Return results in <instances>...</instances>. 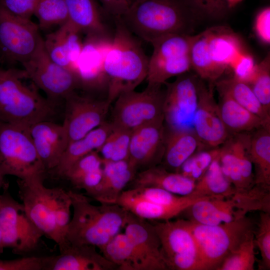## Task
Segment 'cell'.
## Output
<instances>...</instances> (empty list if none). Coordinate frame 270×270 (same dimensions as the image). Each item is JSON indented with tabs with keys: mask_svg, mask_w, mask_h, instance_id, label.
I'll return each instance as SVG.
<instances>
[{
	"mask_svg": "<svg viewBox=\"0 0 270 270\" xmlns=\"http://www.w3.org/2000/svg\"><path fill=\"white\" fill-rule=\"evenodd\" d=\"M148 61L140 39L120 18H116L114 34L104 62L106 99L110 104L122 94L134 90L146 79Z\"/></svg>",
	"mask_w": 270,
	"mask_h": 270,
	"instance_id": "1",
	"label": "cell"
},
{
	"mask_svg": "<svg viewBox=\"0 0 270 270\" xmlns=\"http://www.w3.org/2000/svg\"><path fill=\"white\" fill-rule=\"evenodd\" d=\"M68 192L72 215L66 234L68 242L72 245H92L100 252L124 228L128 212L117 204L94 205L82 194Z\"/></svg>",
	"mask_w": 270,
	"mask_h": 270,
	"instance_id": "2",
	"label": "cell"
},
{
	"mask_svg": "<svg viewBox=\"0 0 270 270\" xmlns=\"http://www.w3.org/2000/svg\"><path fill=\"white\" fill-rule=\"evenodd\" d=\"M191 12L183 0H135L120 18L136 36L151 44L168 34H188Z\"/></svg>",
	"mask_w": 270,
	"mask_h": 270,
	"instance_id": "3",
	"label": "cell"
},
{
	"mask_svg": "<svg viewBox=\"0 0 270 270\" xmlns=\"http://www.w3.org/2000/svg\"><path fill=\"white\" fill-rule=\"evenodd\" d=\"M27 76L24 70L0 68V122L29 128L55 114L54 103L24 82Z\"/></svg>",
	"mask_w": 270,
	"mask_h": 270,
	"instance_id": "4",
	"label": "cell"
},
{
	"mask_svg": "<svg viewBox=\"0 0 270 270\" xmlns=\"http://www.w3.org/2000/svg\"><path fill=\"white\" fill-rule=\"evenodd\" d=\"M189 220L198 248L200 270H217L224 259L255 230L246 216L214 226Z\"/></svg>",
	"mask_w": 270,
	"mask_h": 270,
	"instance_id": "5",
	"label": "cell"
},
{
	"mask_svg": "<svg viewBox=\"0 0 270 270\" xmlns=\"http://www.w3.org/2000/svg\"><path fill=\"white\" fill-rule=\"evenodd\" d=\"M46 170L28 128L0 122V172L24 180Z\"/></svg>",
	"mask_w": 270,
	"mask_h": 270,
	"instance_id": "6",
	"label": "cell"
},
{
	"mask_svg": "<svg viewBox=\"0 0 270 270\" xmlns=\"http://www.w3.org/2000/svg\"><path fill=\"white\" fill-rule=\"evenodd\" d=\"M163 84L148 85L142 92L120 94L114 100L110 122L112 127L132 131L146 124L164 120L166 88Z\"/></svg>",
	"mask_w": 270,
	"mask_h": 270,
	"instance_id": "7",
	"label": "cell"
},
{
	"mask_svg": "<svg viewBox=\"0 0 270 270\" xmlns=\"http://www.w3.org/2000/svg\"><path fill=\"white\" fill-rule=\"evenodd\" d=\"M194 36L174 34L152 42L146 80L148 84H163L170 78L192 69L190 56Z\"/></svg>",
	"mask_w": 270,
	"mask_h": 270,
	"instance_id": "8",
	"label": "cell"
},
{
	"mask_svg": "<svg viewBox=\"0 0 270 270\" xmlns=\"http://www.w3.org/2000/svg\"><path fill=\"white\" fill-rule=\"evenodd\" d=\"M152 222L168 270H200L198 248L190 220Z\"/></svg>",
	"mask_w": 270,
	"mask_h": 270,
	"instance_id": "9",
	"label": "cell"
},
{
	"mask_svg": "<svg viewBox=\"0 0 270 270\" xmlns=\"http://www.w3.org/2000/svg\"><path fill=\"white\" fill-rule=\"evenodd\" d=\"M0 194V231L5 248L26 254L38 246L43 233L27 216L22 203L10 194L5 184Z\"/></svg>",
	"mask_w": 270,
	"mask_h": 270,
	"instance_id": "10",
	"label": "cell"
},
{
	"mask_svg": "<svg viewBox=\"0 0 270 270\" xmlns=\"http://www.w3.org/2000/svg\"><path fill=\"white\" fill-rule=\"evenodd\" d=\"M28 78L54 102L64 100L80 84L76 72L54 62L45 50L44 40L34 55L22 64Z\"/></svg>",
	"mask_w": 270,
	"mask_h": 270,
	"instance_id": "11",
	"label": "cell"
},
{
	"mask_svg": "<svg viewBox=\"0 0 270 270\" xmlns=\"http://www.w3.org/2000/svg\"><path fill=\"white\" fill-rule=\"evenodd\" d=\"M39 27L30 19L12 14L0 5V54L22 64L30 59L43 42Z\"/></svg>",
	"mask_w": 270,
	"mask_h": 270,
	"instance_id": "12",
	"label": "cell"
},
{
	"mask_svg": "<svg viewBox=\"0 0 270 270\" xmlns=\"http://www.w3.org/2000/svg\"><path fill=\"white\" fill-rule=\"evenodd\" d=\"M196 74L188 72L177 76L172 82L164 84L166 93L164 124L170 130H194L193 118L198 95Z\"/></svg>",
	"mask_w": 270,
	"mask_h": 270,
	"instance_id": "13",
	"label": "cell"
},
{
	"mask_svg": "<svg viewBox=\"0 0 270 270\" xmlns=\"http://www.w3.org/2000/svg\"><path fill=\"white\" fill-rule=\"evenodd\" d=\"M44 176L18 179V196L28 217L44 236L56 243L60 252L65 246L56 228L50 188L44 186Z\"/></svg>",
	"mask_w": 270,
	"mask_h": 270,
	"instance_id": "14",
	"label": "cell"
},
{
	"mask_svg": "<svg viewBox=\"0 0 270 270\" xmlns=\"http://www.w3.org/2000/svg\"><path fill=\"white\" fill-rule=\"evenodd\" d=\"M65 110L62 124L68 144L97 128L106 120L110 104L106 99L80 94L76 91L64 100Z\"/></svg>",
	"mask_w": 270,
	"mask_h": 270,
	"instance_id": "15",
	"label": "cell"
},
{
	"mask_svg": "<svg viewBox=\"0 0 270 270\" xmlns=\"http://www.w3.org/2000/svg\"><path fill=\"white\" fill-rule=\"evenodd\" d=\"M197 88L198 102L193 118V129L200 143V151L220 146L230 135L214 99V86L206 84L198 76Z\"/></svg>",
	"mask_w": 270,
	"mask_h": 270,
	"instance_id": "16",
	"label": "cell"
},
{
	"mask_svg": "<svg viewBox=\"0 0 270 270\" xmlns=\"http://www.w3.org/2000/svg\"><path fill=\"white\" fill-rule=\"evenodd\" d=\"M124 233L134 245L140 270H168L161 243L154 226L148 220L128 212Z\"/></svg>",
	"mask_w": 270,
	"mask_h": 270,
	"instance_id": "17",
	"label": "cell"
},
{
	"mask_svg": "<svg viewBox=\"0 0 270 270\" xmlns=\"http://www.w3.org/2000/svg\"><path fill=\"white\" fill-rule=\"evenodd\" d=\"M165 132L164 120L146 124L132 131L128 162L136 171L162 162Z\"/></svg>",
	"mask_w": 270,
	"mask_h": 270,
	"instance_id": "18",
	"label": "cell"
},
{
	"mask_svg": "<svg viewBox=\"0 0 270 270\" xmlns=\"http://www.w3.org/2000/svg\"><path fill=\"white\" fill-rule=\"evenodd\" d=\"M68 21L86 36L113 38L115 19L97 0H65Z\"/></svg>",
	"mask_w": 270,
	"mask_h": 270,
	"instance_id": "19",
	"label": "cell"
},
{
	"mask_svg": "<svg viewBox=\"0 0 270 270\" xmlns=\"http://www.w3.org/2000/svg\"><path fill=\"white\" fill-rule=\"evenodd\" d=\"M112 38L86 36L74 67V71L80 81V88H105L107 91L104 62Z\"/></svg>",
	"mask_w": 270,
	"mask_h": 270,
	"instance_id": "20",
	"label": "cell"
},
{
	"mask_svg": "<svg viewBox=\"0 0 270 270\" xmlns=\"http://www.w3.org/2000/svg\"><path fill=\"white\" fill-rule=\"evenodd\" d=\"M28 130L46 170H54L68 145L62 125L45 120L32 124L28 128Z\"/></svg>",
	"mask_w": 270,
	"mask_h": 270,
	"instance_id": "21",
	"label": "cell"
},
{
	"mask_svg": "<svg viewBox=\"0 0 270 270\" xmlns=\"http://www.w3.org/2000/svg\"><path fill=\"white\" fill-rule=\"evenodd\" d=\"M117 266L92 245L69 244L56 256H46L44 270H112Z\"/></svg>",
	"mask_w": 270,
	"mask_h": 270,
	"instance_id": "22",
	"label": "cell"
},
{
	"mask_svg": "<svg viewBox=\"0 0 270 270\" xmlns=\"http://www.w3.org/2000/svg\"><path fill=\"white\" fill-rule=\"evenodd\" d=\"M81 34L68 21L46 35L44 45L49 57L57 64L74 70L83 46Z\"/></svg>",
	"mask_w": 270,
	"mask_h": 270,
	"instance_id": "23",
	"label": "cell"
},
{
	"mask_svg": "<svg viewBox=\"0 0 270 270\" xmlns=\"http://www.w3.org/2000/svg\"><path fill=\"white\" fill-rule=\"evenodd\" d=\"M136 172L128 160H103L102 178L90 196L100 204H115Z\"/></svg>",
	"mask_w": 270,
	"mask_h": 270,
	"instance_id": "24",
	"label": "cell"
},
{
	"mask_svg": "<svg viewBox=\"0 0 270 270\" xmlns=\"http://www.w3.org/2000/svg\"><path fill=\"white\" fill-rule=\"evenodd\" d=\"M189 220L205 225L214 226L239 218L231 197L205 198L184 210Z\"/></svg>",
	"mask_w": 270,
	"mask_h": 270,
	"instance_id": "25",
	"label": "cell"
},
{
	"mask_svg": "<svg viewBox=\"0 0 270 270\" xmlns=\"http://www.w3.org/2000/svg\"><path fill=\"white\" fill-rule=\"evenodd\" d=\"M216 89L219 96L220 114L230 135L251 132L262 126H270L238 104L226 92Z\"/></svg>",
	"mask_w": 270,
	"mask_h": 270,
	"instance_id": "26",
	"label": "cell"
},
{
	"mask_svg": "<svg viewBox=\"0 0 270 270\" xmlns=\"http://www.w3.org/2000/svg\"><path fill=\"white\" fill-rule=\"evenodd\" d=\"M133 187H154L172 194L186 196L194 190L196 182L180 173L170 171L158 165L136 172Z\"/></svg>",
	"mask_w": 270,
	"mask_h": 270,
	"instance_id": "27",
	"label": "cell"
},
{
	"mask_svg": "<svg viewBox=\"0 0 270 270\" xmlns=\"http://www.w3.org/2000/svg\"><path fill=\"white\" fill-rule=\"evenodd\" d=\"M206 32L210 56L215 64L226 70L244 52L238 36L228 27L216 26Z\"/></svg>",
	"mask_w": 270,
	"mask_h": 270,
	"instance_id": "28",
	"label": "cell"
},
{
	"mask_svg": "<svg viewBox=\"0 0 270 270\" xmlns=\"http://www.w3.org/2000/svg\"><path fill=\"white\" fill-rule=\"evenodd\" d=\"M200 148L194 130L166 128L162 166L170 171L178 172L182 164Z\"/></svg>",
	"mask_w": 270,
	"mask_h": 270,
	"instance_id": "29",
	"label": "cell"
},
{
	"mask_svg": "<svg viewBox=\"0 0 270 270\" xmlns=\"http://www.w3.org/2000/svg\"><path fill=\"white\" fill-rule=\"evenodd\" d=\"M112 130L110 122L105 121L84 137L70 142L58 164L53 170L56 174L63 177L66 171L78 159L94 150H98Z\"/></svg>",
	"mask_w": 270,
	"mask_h": 270,
	"instance_id": "30",
	"label": "cell"
},
{
	"mask_svg": "<svg viewBox=\"0 0 270 270\" xmlns=\"http://www.w3.org/2000/svg\"><path fill=\"white\" fill-rule=\"evenodd\" d=\"M115 204L142 218L152 221H164L171 220L182 214L192 204L176 206L156 204L138 196L128 189L122 192Z\"/></svg>",
	"mask_w": 270,
	"mask_h": 270,
	"instance_id": "31",
	"label": "cell"
},
{
	"mask_svg": "<svg viewBox=\"0 0 270 270\" xmlns=\"http://www.w3.org/2000/svg\"><path fill=\"white\" fill-rule=\"evenodd\" d=\"M103 160L97 150H94L76 162L64 176L72 186L84 190L88 196L98 185L102 176Z\"/></svg>",
	"mask_w": 270,
	"mask_h": 270,
	"instance_id": "32",
	"label": "cell"
},
{
	"mask_svg": "<svg viewBox=\"0 0 270 270\" xmlns=\"http://www.w3.org/2000/svg\"><path fill=\"white\" fill-rule=\"evenodd\" d=\"M254 184L270 189V126L251 132L249 147Z\"/></svg>",
	"mask_w": 270,
	"mask_h": 270,
	"instance_id": "33",
	"label": "cell"
},
{
	"mask_svg": "<svg viewBox=\"0 0 270 270\" xmlns=\"http://www.w3.org/2000/svg\"><path fill=\"white\" fill-rule=\"evenodd\" d=\"M190 56L192 69L201 79L214 86L226 71L214 62L208 46V38L204 30L194 35L191 45Z\"/></svg>",
	"mask_w": 270,
	"mask_h": 270,
	"instance_id": "34",
	"label": "cell"
},
{
	"mask_svg": "<svg viewBox=\"0 0 270 270\" xmlns=\"http://www.w3.org/2000/svg\"><path fill=\"white\" fill-rule=\"evenodd\" d=\"M214 87L225 91L242 106L260 117L266 123L270 124V114L266 112L245 81L233 75L220 79L214 84Z\"/></svg>",
	"mask_w": 270,
	"mask_h": 270,
	"instance_id": "35",
	"label": "cell"
},
{
	"mask_svg": "<svg viewBox=\"0 0 270 270\" xmlns=\"http://www.w3.org/2000/svg\"><path fill=\"white\" fill-rule=\"evenodd\" d=\"M218 157L196 182L194 190L190 195L198 198H229L234 194L235 189L224 174Z\"/></svg>",
	"mask_w": 270,
	"mask_h": 270,
	"instance_id": "36",
	"label": "cell"
},
{
	"mask_svg": "<svg viewBox=\"0 0 270 270\" xmlns=\"http://www.w3.org/2000/svg\"><path fill=\"white\" fill-rule=\"evenodd\" d=\"M100 252L120 270H140V263L131 240L124 233H118L103 248Z\"/></svg>",
	"mask_w": 270,
	"mask_h": 270,
	"instance_id": "37",
	"label": "cell"
},
{
	"mask_svg": "<svg viewBox=\"0 0 270 270\" xmlns=\"http://www.w3.org/2000/svg\"><path fill=\"white\" fill-rule=\"evenodd\" d=\"M230 197L238 218L253 210L270 212V189L254 184L248 189L235 191Z\"/></svg>",
	"mask_w": 270,
	"mask_h": 270,
	"instance_id": "38",
	"label": "cell"
},
{
	"mask_svg": "<svg viewBox=\"0 0 270 270\" xmlns=\"http://www.w3.org/2000/svg\"><path fill=\"white\" fill-rule=\"evenodd\" d=\"M132 132V131L128 130L112 127V131L97 150L102 160L112 162L128 160Z\"/></svg>",
	"mask_w": 270,
	"mask_h": 270,
	"instance_id": "39",
	"label": "cell"
},
{
	"mask_svg": "<svg viewBox=\"0 0 270 270\" xmlns=\"http://www.w3.org/2000/svg\"><path fill=\"white\" fill-rule=\"evenodd\" d=\"M250 86L260 104L270 114V54L256 64L250 76L245 81Z\"/></svg>",
	"mask_w": 270,
	"mask_h": 270,
	"instance_id": "40",
	"label": "cell"
},
{
	"mask_svg": "<svg viewBox=\"0 0 270 270\" xmlns=\"http://www.w3.org/2000/svg\"><path fill=\"white\" fill-rule=\"evenodd\" d=\"M50 198L56 228L65 248L69 244L66 234L71 219V198L68 191L60 188H50Z\"/></svg>",
	"mask_w": 270,
	"mask_h": 270,
	"instance_id": "41",
	"label": "cell"
},
{
	"mask_svg": "<svg viewBox=\"0 0 270 270\" xmlns=\"http://www.w3.org/2000/svg\"><path fill=\"white\" fill-rule=\"evenodd\" d=\"M38 20V27L47 29L61 26L68 21L65 0H39L34 14Z\"/></svg>",
	"mask_w": 270,
	"mask_h": 270,
	"instance_id": "42",
	"label": "cell"
},
{
	"mask_svg": "<svg viewBox=\"0 0 270 270\" xmlns=\"http://www.w3.org/2000/svg\"><path fill=\"white\" fill-rule=\"evenodd\" d=\"M254 232L222 261L217 270H253L256 262Z\"/></svg>",
	"mask_w": 270,
	"mask_h": 270,
	"instance_id": "43",
	"label": "cell"
},
{
	"mask_svg": "<svg viewBox=\"0 0 270 270\" xmlns=\"http://www.w3.org/2000/svg\"><path fill=\"white\" fill-rule=\"evenodd\" d=\"M254 242L261 256L260 269H270V212H260L256 231L254 232Z\"/></svg>",
	"mask_w": 270,
	"mask_h": 270,
	"instance_id": "44",
	"label": "cell"
},
{
	"mask_svg": "<svg viewBox=\"0 0 270 270\" xmlns=\"http://www.w3.org/2000/svg\"><path fill=\"white\" fill-rule=\"evenodd\" d=\"M192 12L217 18L230 9L225 0H183Z\"/></svg>",
	"mask_w": 270,
	"mask_h": 270,
	"instance_id": "45",
	"label": "cell"
},
{
	"mask_svg": "<svg viewBox=\"0 0 270 270\" xmlns=\"http://www.w3.org/2000/svg\"><path fill=\"white\" fill-rule=\"evenodd\" d=\"M46 256H24L0 260V270H44Z\"/></svg>",
	"mask_w": 270,
	"mask_h": 270,
	"instance_id": "46",
	"label": "cell"
},
{
	"mask_svg": "<svg viewBox=\"0 0 270 270\" xmlns=\"http://www.w3.org/2000/svg\"><path fill=\"white\" fill-rule=\"evenodd\" d=\"M39 0H0V5L16 16L30 19Z\"/></svg>",
	"mask_w": 270,
	"mask_h": 270,
	"instance_id": "47",
	"label": "cell"
},
{
	"mask_svg": "<svg viewBox=\"0 0 270 270\" xmlns=\"http://www.w3.org/2000/svg\"><path fill=\"white\" fill-rule=\"evenodd\" d=\"M257 36L266 44L270 42V7L266 6L257 14L254 22Z\"/></svg>",
	"mask_w": 270,
	"mask_h": 270,
	"instance_id": "48",
	"label": "cell"
},
{
	"mask_svg": "<svg viewBox=\"0 0 270 270\" xmlns=\"http://www.w3.org/2000/svg\"><path fill=\"white\" fill-rule=\"evenodd\" d=\"M256 63L252 56L244 52L231 67L234 75L246 81L253 72Z\"/></svg>",
	"mask_w": 270,
	"mask_h": 270,
	"instance_id": "49",
	"label": "cell"
},
{
	"mask_svg": "<svg viewBox=\"0 0 270 270\" xmlns=\"http://www.w3.org/2000/svg\"><path fill=\"white\" fill-rule=\"evenodd\" d=\"M104 10L114 18L122 17L129 9L132 0H97Z\"/></svg>",
	"mask_w": 270,
	"mask_h": 270,
	"instance_id": "50",
	"label": "cell"
},
{
	"mask_svg": "<svg viewBox=\"0 0 270 270\" xmlns=\"http://www.w3.org/2000/svg\"><path fill=\"white\" fill-rule=\"evenodd\" d=\"M220 146L196 152L194 154L197 165L204 172L220 156Z\"/></svg>",
	"mask_w": 270,
	"mask_h": 270,
	"instance_id": "51",
	"label": "cell"
},
{
	"mask_svg": "<svg viewBox=\"0 0 270 270\" xmlns=\"http://www.w3.org/2000/svg\"><path fill=\"white\" fill-rule=\"evenodd\" d=\"M242 0H225L230 8L234 7Z\"/></svg>",
	"mask_w": 270,
	"mask_h": 270,
	"instance_id": "52",
	"label": "cell"
},
{
	"mask_svg": "<svg viewBox=\"0 0 270 270\" xmlns=\"http://www.w3.org/2000/svg\"><path fill=\"white\" fill-rule=\"evenodd\" d=\"M4 248H5V247L4 246L2 234L0 231V254L3 252Z\"/></svg>",
	"mask_w": 270,
	"mask_h": 270,
	"instance_id": "53",
	"label": "cell"
},
{
	"mask_svg": "<svg viewBox=\"0 0 270 270\" xmlns=\"http://www.w3.org/2000/svg\"><path fill=\"white\" fill-rule=\"evenodd\" d=\"M4 176L0 172V192L1 190V188L4 187Z\"/></svg>",
	"mask_w": 270,
	"mask_h": 270,
	"instance_id": "54",
	"label": "cell"
},
{
	"mask_svg": "<svg viewBox=\"0 0 270 270\" xmlns=\"http://www.w3.org/2000/svg\"><path fill=\"white\" fill-rule=\"evenodd\" d=\"M132 0V2H134V0Z\"/></svg>",
	"mask_w": 270,
	"mask_h": 270,
	"instance_id": "55",
	"label": "cell"
}]
</instances>
